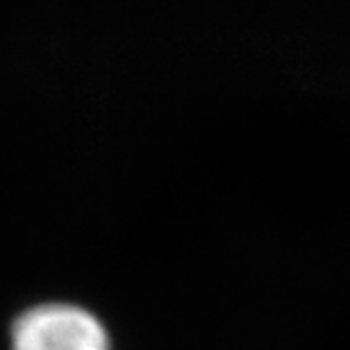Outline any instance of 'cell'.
Returning <instances> with one entry per match:
<instances>
[{"instance_id": "1", "label": "cell", "mask_w": 350, "mask_h": 350, "mask_svg": "<svg viewBox=\"0 0 350 350\" xmlns=\"http://www.w3.org/2000/svg\"><path fill=\"white\" fill-rule=\"evenodd\" d=\"M10 350H111V339L87 307L53 300L27 307L14 319Z\"/></svg>"}]
</instances>
